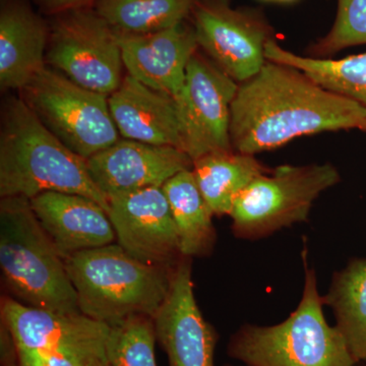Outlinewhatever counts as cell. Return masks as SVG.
I'll return each mask as SVG.
<instances>
[{"label":"cell","mask_w":366,"mask_h":366,"mask_svg":"<svg viewBox=\"0 0 366 366\" xmlns=\"http://www.w3.org/2000/svg\"><path fill=\"white\" fill-rule=\"evenodd\" d=\"M366 132V109L327 90L295 67L267 60L238 86L231 106L233 150L257 155L324 132Z\"/></svg>","instance_id":"obj_1"},{"label":"cell","mask_w":366,"mask_h":366,"mask_svg":"<svg viewBox=\"0 0 366 366\" xmlns=\"http://www.w3.org/2000/svg\"><path fill=\"white\" fill-rule=\"evenodd\" d=\"M46 192L81 194L109 212L86 159L54 136L21 96H11L1 109L0 197L31 199Z\"/></svg>","instance_id":"obj_2"},{"label":"cell","mask_w":366,"mask_h":366,"mask_svg":"<svg viewBox=\"0 0 366 366\" xmlns=\"http://www.w3.org/2000/svg\"><path fill=\"white\" fill-rule=\"evenodd\" d=\"M0 269L4 295L21 305L59 314L81 312L64 257L26 197H1Z\"/></svg>","instance_id":"obj_3"},{"label":"cell","mask_w":366,"mask_h":366,"mask_svg":"<svg viewBox=\"0 0 366 366\" xmlns=\"http://www.w3.org/2000/svg\"><path fill=\"white\" fill-rule=\"evenodd\" d=\"M64 259L81 314L110 327L132 315L155 317L177 266L146 264L118 243L76 252Z\"/></svg>","instance_id":"obj_4"},{"label":"cell","mask_w":366,"mask_h":366,"mask_svg":"<svg viewBox=\"0 0 366 366\" xmlns=\"http://www.w3.org/2000/svg\"><path fill=\"white\" fill-rule=\"evenodd\" d=\"M300 305L285 322L272 327L245 325L229 341L227 353L247 366H355L357 361L337 327L327 324L317 274L308 268Z\"/></svg>","instance_id":"obj_5"},{"label":"cell","mask_w":366,"mask_h":366,"mask_svg":"<svg viewBox=\"0 0 366 366\" xmlns=\"http://www.w3.org/2000/svg\"><path fill=\"white\" fill-rule=\"evenodd\" d=\"M339 182L338 170L329 163L271 169L236 197L229 215L233 232L238 237L257 239L307 221L317 197Z\"/></svg>","instance_id":"obj_6"},{"label":"cell","mask_w":366,"mask_h":366,"mask_svg":"<svg viewBox=\"0 0 366 366\" xmlns=\"http://www.w3.org/2000/svg\"><path fill=\"white\" fill-rule=\"evenodd\" d=\"M20 96L54 136L86 160L119 139L109 96L76 85L55 69L46 67Z\"/></svg>","instance_id":"obj_7"},{"label":"cell","mask_w":366,"mask_h":366,"mask_svg":"<svg viewBox=\"0 0 366 366\" xmlns=\"http://www.w3.org/2000/svg\"><path fill=\"white\" fill-rule=\"evenodd\" d=\"M54 16L46 62L76 85L106 96L114 93L124 78L114 29L94 7Z\"/></svg>","instance_id":"obj_8"},{"label":"cell","mask_w":366,"mask_h":366,"mask_svg":"<svg viewBox=\"0 0 366 366\" xmlns=\"http://www.w3.org/2000/svg\"><path fill=\"white\" fill-rule=\"evenodd\" d=\"M238 86L199 49L190 59L184 88L175 103L182 150L192 161L214 152L233 150L231 106Z\"/></svg>","instance_id":"obj_9"},{"label":"cell","mask_w":366,"mask_h":366,"mask_svg":"<svg viewBox=\"0 0 366 366\" xmlns=\"http://www.w3.org/2000/svg\"><path fill=\"white\" fill-rule=\"evenodd\" d=\"M192 16L199 49L236 83L261 71L267 43L274 39L262 16L233 9L229 0H199Z\"/></svg>","instance_id":"obj_10"},{"label":"cell","mask_w":366,"mask_h":366,"mask_svg":"<svg viewBox=\"0 0 366 366\" xmlns=\"http://www.w3.org/2000/svg\"><path fill=\"white\" fill-rule=\"evenodd\" d=\"M0 320L13 334L19 355L38 358L108 356L109 325L81 312H48L26 307L4 295Z\"/></svg>","instance_id":"obj_11"},{"label":"cell","mask_w":366,"mask_h":366,"mask_svg":"<svg viewBox=\"0 0 366 366\" xmlns=\"http://www.w3.org/2000/svg\"><path fill=\"white\" fill-rule=\"evenodd\" d=\"M117 243L146 264L174 268L182 261L179 234L162 187L108 197Z\"/></svg>","instance_id":"obj_12"},{"label":"cell","mask_w":366,"mask_h":366,"mask_svg":"<svg viewBox=\"0 0 366 366\" xmlns=\"http://www.w3.org/2000/svg\"><path fill=\"white\" fill-rule=\"evenodd\" d=\"M153 319L169 366H215L219 335L197 307L192 257H183L173 269L168 295Z\"/></svg>","instance_id":"obj_13"},{"label":"cell","mask_w":366,"mask_h":366,"mask_svg":"<svg viewBox=\"0 0 366 366\" xmlns=\"http://www.w3.org/2000/svg\"><path fill=\"white\" fill-rule=\"evenodd\" d=\"M94 182L106 197L148 187H162L170 178L192 169L194 161L182 149L119 139L86 160Z\"/></svg>","instance_id":"obj_14"},{"label":"cell","mask_w":366,"mask_h":366,"mask_svg":"<svg viewBox=\"0 0 366 366\" xmlns=\"http://www.w3.org/2000/svg\"><path fill=\"white\" fill-rule=\"evenodd\" d=\"M117 34L127 74L175 100L184 88L190 59L199 49L194 26L183 21L143 35Z\"/></svg>","instance_id":"obj_15"},{"label":"cell","mask_w":366,"mask_h":366,"mask_svg":"<svg viewBox=\"0 0 366 366\" xmlns=\"http://www.w3.org/2000/svg\"><path fill=\"white\" fill-rule=\"evenodd\" d=\"M41 226L62 257L117 240L107 211L81 194L46 192L30 199Z\"/></svg>","instance_id":"obj_16"},{"label":"cell","mask_w":366,"mask_h":366,"mask_svg":"<svg viewBox=\"0 0 366 366\" xmlns=\"http://www.w3.org/2000/svg\"><path fill=\"white\" fill-rule=\"evenodd\" d=\"M50 24L24 0L0 9V88L21 91L46 69Z\"/></svg>","instance_id":"obj_17"},{"label":"cell","mask_w":366,"mask_h":366,"mask_svg":"<svg viewBox=\"0 0 366 366\" xmlns=\"http://www.w3.org/2000/svg\"><path fill=\"white\" fill-rule=\"evenodd\" d=\"M109 108L124 139L182 150L177 103L167 94L149 88L127 74L109 96Z\"/></svg>","instance_id":"obj_18"},{"label":"cell","mask_w":366,"mask_h":366,"mask_svg":"<svg viewBox=\"0 0 366 366\" xmlns=\"http://www.w3.org/2000/svg\"><path fill=\"white\" fill-rule=\"evenodd\" d=\"M192 172L214 216L230 215L236 197L269 168L255 156L234 150L209 153L197 159Z\"/></svg>","instance_id":"obj_19"},{"label":"cell","mask_w":366,"mask_h":366,"mask_svg":"<svg viewBox=\"0 0 366 366\" xmlns=\"http://www.w3.org/2000/svg\"><path fill=\"white\" fill-rule=\"evenodd\" d=\"M162 189L179 234L183 257H207L217 240L214 214L197 185L192 169L170 178Z\"/></svg>","instance_id":"obj_20"},{"label":"cell","mask_w":366,"mask_h":366,"mask_svg":"<svg viewBox=\"0 0 366 366\" xmlns=\"http://www.w3.org/2000/svg\"><path fill=\"white\" fill-rule=\"evenodd\" d=\"M264 55L269 61L300 69L315 83L366 109V52L340 59H317L295 54L272 39L267 43Z\"/></svg>","instance_id":"obj_21"},{"label":"cell","mask_w":366,"mask_h":366,"mask_svg":"<svg viewBox=\"0 0 366 366\" xmlns=\"http://www.w3.org/2000/svg\"><path fill=\"white\" fill-rule=\"evenodd\" d=\"M322 300L333 308L337 329L354 360H366V259H355L335 274Z\"/></svg>","instance_id":"obj_22"},{"label":"cell","mask_w":366,"mask_h":366,"mask_svg":"<svg viewBox=\"0 0 366 366\" xmlns=\"http://www.w3.org/2000/svg\"><path fill=\"white\" fill-rule=\"evenodd\" d=\"M199 0H98L95 11L115 32L143 35L183 23Z\"/></svg>","instance_id":"obj_23"},{"label":"cell","mask_w":366,"mask_h":366,"mask_svg":"<svg viewBox=\"0 0 366 366\" xmlns=\"http://www.w3.org/2000/svg\"><path fill=\"white\" fill-rule=\"evenodd\" d=\"M155 322L149 315H132L110 327L108 357L112 366H157Z\"/></svg>","instance_id":"obj_24"},{"label":"cell","mask_w":366,"mask_h":366,"mask_svg":"<svg viewBox=\"0 0 366 366\" xmlns=\"http://www.w3.org/2000/svg\"><path fill=\"white\" fill-rule=\"evenodd\" d=\"M366 44V0H338L330 32L310 48L308 56L329 59L346 48Z\"/></svg>","instance_id":"obj_25"},{"label":"cell","mask_w":366,"mask_h":366,"mask_svg":"<svg viewBox=\"0 0 366 366\" xmlns=\"http://www.w3.org/2000/svg\"><path fill=\"white\" fill-rule=\"evenodd\" d=\"M19 366H112L108 356L36 358L19 355Z\"/></svg>","instance_id":"obj_26"},{"label":"cell","mask_w":366,"mask_h":366,"mask_svg":"<svg viewBox=\"0 0 366 366\" xmlns=\"http://www.w3.org/2000/svg\"><path fill=\"white\" fill-rule=\"evenodd\" d=\"M41 11L50 16L76 11V9H91L95 6L98 0H34Z\"/></svg>","instance_id":"obj_27"},{"label":"cell","mask_w":366,"mask_h":366,"mask_svg":"<svg viewBox=\"0 0 366 366\" xmlns=\"http://www.w3.org/2000/svg\"><path fill=\"white\" fill-rule=\"evenodd\" d=\"M0 363L1 366H19V354L13 334L0 320Z\"/></svg>","instance_id":"obj_28"},{"label":"cell","mask_w":366,"mask_h":366,"mask_svg":"<svg viewBox=\"0 0 366 366\" xmlns=\"http://www.w3.org/2000/svg\"><path fill=\"white\" fill-rule=\"evenodd\" d=\"M278 1H281V2H291V1H295V0H278Z\"/></svg>","instance_id":"obj_29"},{"label":"cell","mask_w":366,"mask_h":366,"mask_svg":"<svg viewBox=\"0 0 366 366\" xmlns=\"http://www.w3.org/2000/svg\"><path fill=\"white\" fill-rule=\"evenodd\" d=\"M224 366H232V365H224Z\"/></svg>","instance_id":"obj_30"},{"label":"cell","mask_w":366,"mask_h":366,"mask_svg":"<svg viewBox=\"0 0 366 366\" xmlns=\"http://www.w3.org/2000/svg\"><path fill=\"white\" fill-rule=\"evenodd\" d=\"M355 366H357V365H356Z\"/></svg>","instance_id":"obj_31"},{"label":"cell","mask_w":366,"mask_h":366,"mask_svg":"<svg viewBox=\"0 0 366 366\" xmlns=\"http://www.w3.org/2000/svg\"><path fill=\"white\" fill-rule=\"evenodd\" d=\"M267 1H268V0H267Z\"/></svg>","instance_id":"obj_32"},{"label":"cell","mask_w":366,"mask_h":366,"mask_svg":"<svg viewBox=\"0 0 366 366\" xmlns=\"http://www.w3.org/2000/svg\"><path fill=\"white\" fill-rule=\"evenodd\" d=\"M366 366V365H365Z\"/></svg>","instance_id":"obj_33"}]
</instances>
